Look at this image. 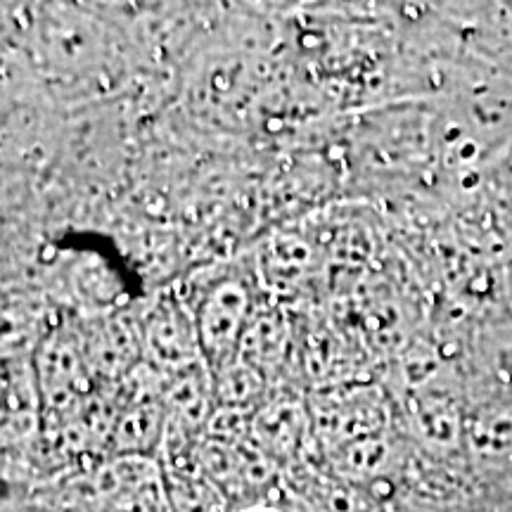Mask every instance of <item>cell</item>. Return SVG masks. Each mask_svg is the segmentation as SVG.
<instances>
[{"instance_id":"obj_1","label":"cell","mask_w":512,"mask_h":512,"mask_svg":"<svg viewBox=\"0 0 512 512\" xmlns=\"http://www.w3.org/2000/svg\"><path fill=\"white\" fill-rule=\"evenodd\" d=\"M252 292L240 275L228 273L214 280L195 306V325L200 335L202 358L209 370L219 373L238 361L242 337L252 323Z\"/></svg>"},{"instance_id":"obj_2","label":"cell","mask_w":512,"mask_h":512,"mask_svg":"<svg viewBox=\"0 0 512 512\" xmlns=\"http://www.w3.org/2000/svg\"><path fill=\"white\" fill-rule=\"evenodd\" d=\"M140 347L164 373H181L204 361L195 316L176 302H159L147 313Z\"/></svg>"},{"instance_id":"obj_3","label":"cell","mask_w":512,"mask_h":512,"mask_svg":"<svg viewBox=\"0 0 512 512\" xmlns=\"http://www.w3.org/2000/svg\"><path fill=\"white\" fill-rule=\"evenodd\" d=\"M38 368H41L38 373L43 377L41 384L46 387L48 399L60 406L81 392L79 384L86 380V373L91 370L86 354H83V344L69 335H55L43 344Z\"/></svg>"}]
</instances>
